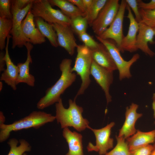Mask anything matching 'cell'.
Returning a JSON list of instances; mask_svg holds the SVG:
<instances>
[{"label":"cell","mask_w":155,"mask_h":155,"mask_svg":"<svg viewBox=\"0 0 155 155\" xmlns=\"http://www.w3.org/2000/svg\"><path fill=\"white\" fill-rule=\"evenodd\" d=\"M72 61L68 58L62 61L59 65L61 76L54 85L47 89L44 96L38 102V109H43L58 102L61 98V95L75 81L76 75L71 71Z\"/></svg>","instance_id":"6da1fadb"},{"label":"cell","mask_w":155,"mask_h":155,"mask_svg":"<svg viewBox=\"0 0 155 155\" xmlns=\"http://www.w3.org/2000/svg\"><path fill=\"white\" fill-rule=\"evenodd\" d=\"M68 102L67 108L64 107L61 98L55 103V119L60 124L61 128L72 127L79 132L88 128L89 123L82 115V107L77 105L75 100L69 99Z\"/></svg>","instance_id":"7a4b0ae2"},{"label":"cell","mask_w":155,"mask_h":155,"mask_svg":"<svg viewBox=\"0 0 155 155\" xmlns=\"http://www.w3.org/2000/svg\"><path fill=\"white\" fill-rule=\"evenodd\" d=\"M55 116L44 111H33L28 115L13 123L0 124V142L5 141L12 131H17L31 128L38 129L45 124L53 122Z\"/></svg>","instance_id":"3957f363"},{"label":"cell","mask_w":155,"mask_h":155,"mask_svg":"<svg viewBox=\"0 0 155 155\" xmlns=\"http://www.w3.org/2000/svg\"><path fill=\"white\" fill-rule=\"evenodd\" d=\"M75 64L72 68V72H75L80 77L82 83L74 100L84 93L89 86L91 65L93 61L91 50L84 44L78 45Z\"/></svg>","instance_id":"277c9868"},{"label":"cell","mask_w":155,"mask_h":155,"mask_svg":"<svg viewBox=\"0 0 155 155\" xmlns=\"http://www.w3.org/2000/svg\"><path fill=\"white\" fill-rule=\"evenodd\" d=\"M30 10L34 17H40L49 23L71 26V19L61 11L53 8L48 0H34Z\"/></svg>","instance_id":"5b68a950"},{"label":"cell","mask_w":155,"mask_h":155,"mask_svg":"<svg viewBox=\"0 0 155 155\" xmlns=\"http://www.w3.org/2000/svg\"><path fill=\"white\" fill-rule=\"evenodd\" d=\"M97 39L106 48L110 54L119 72V78L120 80L131 77L130 69L132 65L140 58V55L136 53L128 61H125L121 55L120 51L115 42L109 39H103L98 36Z\"/></svg>","instance_id":"8992f818"},{"label":"cell","mask_w":155,"mask_h":155,"mask_svg":"<svg viewBox=\"0 0 155 155\" xmlns=\"http://www.w3.org/2000/svg\"><path fill=\"white\" fill-rule=\"evenodd\" d=\"M120 4L119 0H107L91 26L96 35L100 36L110 26L117 13Z\"/></svg>","instance_id":"52a82bcc"},{"label":"cell","mask_w":155,"mask_h":155,"mask_svg":"<svg viewBox=\"0 0 155 155\" xmlns=\"http://www.w3.org/2000/svg\"><path fill=\"white\" fill-rule=\"evenodd\" d=\"M115 123L112 122L106 126L98 129H94L89 126L88 128L93 132L96 138V145L89 142L87 147L88 152H98L100 155H104L113 147V139L110 137L111 129Z\"/></svg>","instance_id":"ba28073f"},{"label":"cell","mask_w":155,"mask_h":155,"mask_svg":"<svg viewBox=\"0 0 155 155\" xmlns=\"http://www.w3.org/2000/svg\"><path fill=\"white\" fill-rule=\"evenodd\" d=\"M127 5L125 0H121L117 13L113 21L106 30L99 36L103 39L113 40L120 51L121 42L124 36L123 22Z\"/></svg>","instance_id":"9c48e42d"},{"label":"cell","mask_w":155,"mask_h":155,"mask_svg":"<svg viewBox=\"0 0 155 155\" xmlns=\"http://www.w3.org/2000/svg\"><path fill=\"white\" fill-rule=\"evenodd\" d=\"M33 2L29 4L22 9H11L13 16V24L10 34L12 36V48L13 49L16 47H22L25 46L28 42L23 34L22 23L25 16L30 10Z\"/></svg>","instance_id":"30bf717a"},{"label":"cell","mask_w":155,"mask_h":155,"mask_svg":"<svg viewBox=\"0 0 155 155\" xmlns=\"http://www.w3.org/2000/svg\"><path fill=\"white\" fill-rule=\"evenodd\" d=\"M90 73L103 91L107 104H108L112 100L109 89L113 80V71L101 67L93 60Z\"/></svg>","instance_id":"8fae6325"},{"label":"cell","mask_w":155,"mask_h":155,"mask_svg":"<svg viewBox=\"0 0 155 155\" xmlns=\"http://www.w3.org/2000/svg\"><path fill=\"white\" fill-rule=\"evenodd\" d=\"M128 11L127 16L129 21V29L127 35L123 37L121 42V52L124 51L133 53L138 49L136 46L137 36L139 30V23L136 21L131 9L127 5Z\"/></svg>","instance_id":"7c38bea8"},{"label":"cell","mask_w":155,"mask_h":155,"mask_svg":"<svg viewBox=\"0 0 155 155\" xmlns=\"http://www.w3.org/2000/svg\"><path fill=\"white\" fill-rule=\"evenodd\" d=\"M52 24L57 34L59 46L63 48L70 55H73L78 45L70 27Z\"/></svg>","instance_id":"4fadbf2b"},{"label":"cell","mask_w":155,"mask_h":155,"mask_svg":"<svg viewBox=\"0 0 155 155\" xmlns=\"http://www.w3.org/2000/svg\"><path fill=\"white\" fill-rule=\"evenodd\" d=\"M34 18L30 10L22 22V32L28 42L34 45L40 44L45 42V38L36 27Z\"/></svg>","instance_id":"5bb4252c"},{"label":"cell","mask_w":155,"mask_h":155,"mask_svg":"<svg viewBox=\"0 0 155 155\" xmlns=\"http://www.w3.org/2000/svg\"><path fill=\"white\" fill-rule=\"evenodd\" d=\"M155 36V30L154 28L142 22L139 23V30L137 36L136 46L147 55L152 57L155 53L149 47L148 43H155L154 38Z\"/></svg>","instance_id":"9a60e30c"},{"label":"cell","mask_w":155,"mask_h":155,"mask_svg":"<svg viewBox=\"0 0 155 155\" xmlns=\"http://www.w3.org/2000/svg\"><path fill=\"white\" fill-rule=\"evenodd\" d=\"M11 38V36L9 34L7 38L4 58L6 68L1 73L0 80L4 81L13 90H15L17 89V80L19 71L17 66L15 65L12 61L9 54L8 46L10 39Z\"/></svg>","instance_id":"2e32d148"},{"label":"cell","mask_w":155,"mask_h":155,"mask_svg":"<svg viewBox=\"0 0 155 155\" xmlns=\"http://www.w3.org/2000/svg\"><path fill=\"white\" fill-rule=\"evenodd\" d=\"M138 105L132 103L129 107L126 108L125 120L123 125L120 129L119 137H123L126 139L133 135L136 132L135 127L136 121L142 115V113L137 112Z\"/></svg>","instance_id":"e0dca14e"},{"label":"cell","mask_w":155,"mask_h":155,"mask_svg":"<svg viewBox=\"0 0 155 155\" xmlns=\"http://www.w3.org/2000/svg\"><path fill=\"white\" fill-rule=\"evenodd\" d=\"M25 46L27 50V59L24 63H20L17 65L19 72L17 80V84L23 83L30 86L33 87L34 86L35 78L29 72V65L32 62L30 53L33 46L32 44L28 42Z\"/></svg>","instance_id":"ac0fdd59"},{"label":"cell","mask_w":155,"mask_h":155,"mask_svg":"<svg viewBox=\"0 0 155 155\" xmlns=\"http://www.w3.org/2000/svg\"><path fill=\"white\" fill-rule=\"evenodd\" d=\"M90 50L93 60L98 65L112 71L117 70L110 54L102 44L100 43L97 48Z\"/></svg>","instance_id":"d6986e66"},{"label":"cell","mask_w":155,"mask_h":155,"mask_svg":"<svg viewBox=\"0 0 155 155\" xmlns=\"http://www.w3.org/2000/svg\"><path fill=\"white\" fill-rule=\"evenodd\" d=\"M62 135L68 146L69 150L65 155H84L82 144V136L68 128L63 129Z\"/></svg>","instance_id":"ffe728a7"},{"label":"cell","mask_w":155,"mask_h":155,"mask_svg":"<svg viewBox=\"0 0 155 155\" xmlns=\"http://www.w3.org/2000/svg\"><path fill=\"white\" fill-rule=\"evenodd\" d=\"M126 139L130 151L140 147L150 144L155 142V129L147 132L137 130L135 134Z\"/></svg>","instance_id":"44dd1931"},{"label":"cell","mask_w":155,"mask_h":155,"mask_svg":"<svg viewBox=\"0 0 155 155\" xmlns=\"http://www.w3.org/2000/svg\"><path fill=\"white\" fill-rule=\"evenodd\" d=\"M34 20L36 27L41 34L48 39L52 46L57 47L59 46L57 36L52 24L39 17H34Z\"/></svg>","instance_id":"7402d4cb"},{"label":"cell","mask_w":155,"mask_h":155,"mask_svg":"<svg viewBox=\"0 0 155 155\" xmlns=\"http://www.w3.org/2000/svg\"><path fill=\"white\" fill-rule=\"evenodd\" d=\"M48 0L52 6H56L60 8L62 12L71 19L80 16H86L85 13L68 0Z\"/></svg>","instance_id":"603a6c76"},{"label":"cell","mask_w":155,"mask_h":155,"mask_svg":"<svg viewBox=\"0 0 155 155\" xmlns=\"http://www.w3.org/2000/svg\"><path fill=\"white\" fill-rule=\"evenodd\" d=\"M7 144L10 150L7 155H23L25 152H30L31 147L29 143L25 140H18L15 138L9 140Z\"/></svg>","instance_id":"cb8c5ba5"},{"label":"cell","mask_w":155,"mask_h":155,"mask_svg":"<svg viewBox=\"0 0 155 155\" xmlns=\"http://www.w3.org/2000/svg\"><path fill=\"white\" fill-rule=\"evenodd\" d=\"M13 24L12 19L0 17V49L6 47L5 40L9 34Z\"/></svg>","instance_id":"d4e9b609"},{"label":"cell","mask_w":155,"mask_h":155,"mask_svg":"<svg viewBox=\"0 0 155 155\" xmlns=\"http://www.w3.org/2000/svg\"><path fill=\"white\" fill-rule=\"evenodd\" d=\"M107 0H93L90 7L86 16L88 24L91 25L96 19L100 12L103 7Z\"/></svg>","instance_id":"484cf974"},{"label":"cell","mask_w":155,"mask_h":155,"mask_svg":"<svg viewBox=\"0 0 155 155\" xmlns=\"http://www.w3.org/2000/svg\"><path fill=\"white\" fill-rule=\"evenodd\" d=\"M117 144L110 152L104 155H130V151L127 143L123 137L116 136Z\"/></svg>","instance_id":"4316f807"},{"label":"cell","mask_w":155,"mask_h":155,"mask_svg":"<svg viewBox=\"0 0 155 155\" xmlns=\"http://www.w3.org/2000/svg\"><path fill=\"white\" fill-rule=\"evenodd\" d=\"M71 26L78 35L86 32L88 21L86 17L80 16L71 19Z\"/></svg>","instance_id":"83f0119b"},{"label":"cell","mask_w":155,"mask_h":155,"mask_svg":"<svg viewBox=\"0 0 155 155\" xmlns=\"http://www.w3.org/2000/svg\"><path fill=\"white\" fill-rule=\"evenodd\" d=\"M142 22L152 28L155 26V9L145 10L139 9Z\"/></svg>","instance_id":"f1b7e54d"},{"label":"cell","mask_w":155,"mask_h":155,"mask_svg":"<svg viewBox=\"0 0 155 155\" xmlns=\"http://www.w3.org/2000/svg\"><path fill=\"white\" fill-rule=\"evenodd\" d=\"M11 0H0V17L12 19Z\"/></svg>","instance_id":"f546056e"},{"label":"cell","mask_w":155,"mask_h":155,"mask_svg":"<svg viewBox=\"0 0 155 155\" xmlns=\"http://www.w3.org/2000/svg\"><path fill=\"white\" fill-rule=\"evenodd\" d=\"M80 40L84 43V45L90 50L97 48L100 45V43L96 41L86 32L78 35Z\"/></svg>","instance_id":"4dcf8cb0"},{"label":"cell","mask_w":155,"mask_h":155,"mask_svg":"<svg viewBox=\"0 0 155 155\" xmlns=\"http://www.w3.org/2000/svg\"><path fill=\"white\" fill-rule=\"evenodd\" d=\"M153 149L151 144L142 146L130 150V155H151Z\"/></svg>","instance_id":"1f68e13d"},{"label":"cell","mask_w":155,"mask_h":155,"mask_svg":"<svg viewBox=\"0 0 155 155\" xmlns=\"http://www.w3.org/2000/svg\"><path fill=\"white\" fill-rule=\"evenodd\" d=\"M127 5L133 11L135 16V18L138 23L141 22L139 8L138 7L137 0H125Z\"/></svg>","instance_id":"d6a6232c"},{"label":"cell","mask_w":155,"mask_h":155,"mask_svg":"<svg viewBox=\"0 0 155 155\" xmlns=\"http://www.w3.org/2000/svg\"><path fill=\"white\" fill-rule=\"evenodd\" d=\"M34 0H11V9H22Z\"/></svg>","instance_id":"836d02e7"},{"label":"cell","mask_w":155,"mask_h":155,"mask_svg":"<svg viewBox=\"0 0 155 155\" xmlns=\"http://www.w3.org/2000/svg\"><path fill=\"white\" fill-rule=\"evenodd\" d=\"M139 9L145 10L155 9V0H152L149 2L146 3L141 0H137Z\"/></svg>","instance_id":"e575fe53"},{"label":"cell","mask_w":155,"mask_h":155,"mask_svg":"<svg viewBox=\"0 0 155 155\" xmlns=\"http://www.w3.org/2000/svg\"><path fill=\"white\" fill-rule=\"evenodd\" d=\"M68 1L78 7L86 16V11L82 0H68Z\"/></svg>","instance_id":"d590c367"},{"label":"cell","mask_w":155,"mask_h":155,"mask_svg":"<svg viewBox=\"0 0 155 155\" xmlns=\"http://www.w3.org/2000/svg\"><path fill=\"white\" fill-rule=\"evenodd\" d=\"M5 52L3 50L0 52V71H3L5 69V66L6 65V62L4 58Z\"/></svg>","instance_id":"8d00e7d4"},{"label":"cell","mask_w":155,"mask_h":155,"mask_svg":"<svg viewBox=\"0 0 155 155\" xmlns=\"http://www.w3.org/2000/svg\"><path fill=\"white\" fill-rule=\"evenodd\" d=\"M82 1L86 9V15L92 5L93 0H82Z\"/></svg>","instance_id":"74e56055"},{"label":"cell","mask_w":155,"mask_h":155,"mask_svg":"<svg viewBox=\"0 0 155 155\" xmlns=\"http://www.w3.org/2000/svg\"><path fill=\"white\" fill-rule=\"evenodd\" d=\"M0 124L4 123L5 120V117L2 111L0 112Z\"/></svg>","instance_id":"f35d334b"},{"label":"cell","mask_w":155,"mask_h":155,"mask_svg":"<svg viewBox=\"0 0 155 155\" xmlns=\"http://www.w3.org/2000/svg\"><path fill=\"white\" fill-rule=\"evenodd\" d=\"M152 108L154 112V117L155 118V100H153L152 103Z\"/></svg>","instance_id":"ab89813d"},{"label":"cell","mask_w":155,"mask_h":155,"mask_svg":"<svg viewBox=\"0 0 155 155\" xmlns=\"http://www.w3.org/2000/svg\"><path fill=\"white\" fill-rule=\"evenodd\" d=\"M153 146V149L151 155H155V142Z\"/></svg>","instance_id":"60d3db41"},{"label":"cell","mask_w":155,"mask_h":155,"mask_svg":"<svg viewBox=\"0 0 155 155\" xmlns=\"http://www.w3.org/2000/svg\"><path fill=\"white\" fill-rule=\"evenodd\" d=\"M3 86V83L1 82H0V91L2 90Z\"/></svg>","instance_id":"b9f144b4"},{"label":"cell","mask_w":155,"mask_h":155,"mask_svg":"<svg viewBox=\"0 0 155 155\" xmlns=\"http://www.w3.org/2000/svg\"><path fill=\"white\" fill-rule=\"evenodd\" d=\"M152 99L153 100H155V92L153 94Z\"/></svg>","instance_id":"7bdbcfd3"},{"label":"cell","mask_w":155,"mask_h":155,"mask_svg":"<svg viewBox=\"0 0 155 155\" xmlns=\"http://www.w3.org/2000/svg\"><path fill=\"white\" fill-rule=\"evenodd\" d=\"M23 155H27V154H26V153H24V154H23Z\"/></svg>","instance_id":"ee69618b"},{"label":"cell","mask_w":155,"mask_h":155,"mask_svg":"<svg viewBox=\"0 0 155 155\" xmlns=\"http://www.w3.org/2000/svg\"><path fill=\"white\" fill-rule=\"evenodd\" d=\"M154 29V30H155V26L154 27V28H153Z\"/></svg>","instance_id":"f6af8a7d"},{"label":"cell","mask_w":155,"mask_h":155,"mask_svg":"<svg viewBox=\"0 0 155 155\" xmlns=\"http://www.w3.org/2000/svg\"><path fill=\"white\" fill-rule=\"evenodd\" d=\"M154 123L155 124V122H154Z\"/></svg>","instance_id":"bcb514c9"}]
</instances>
